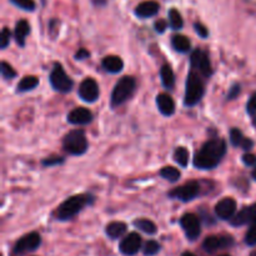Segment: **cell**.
<instances>
[{
	"label": "cell",
	"instance_id": "6da1fadb",
	"mask_svg": "<svg viewBox=\"0 0 256 256\" xmlns=\"http://www.w3.org/2000/svg\"><path fill=\"white\" fill-rule=\"evenodd\" d=\"M225 154H226V142L224 139L216 138V139L209 140L195 154V168L202 170L214 169L220 164Z\"/></svg>",
	"mask_w": 256,
	"mask_h": 256
},
{
	"label": "cell",
	"instance_id": "7a4b0ae2",
	"mask_svg": "<svg viewBox=\"0 0 256 256\" xmlns=\"http://www.w3.org/2000/svg\"><path fill=\"white\" fill-rule=\"evenodd\" d=\"M92 198L86 194H80L69 198L62 204L59 205V208L56 209V212H55V216L59 220L72 219V216L79 214L86 205H89L92 202Z\"/></svg>",
	"mask_w": 256,
	"mask_h": 256
},
{
	"label": "cell",
	"instance_id": "3957f363",
	"mask_svg": "<svg viewBox=\"0 0 256 256\" xmlns=\"http://www.w3.org/2000/svg\"><path fill=\"white\" fill-rule=\"evenodd\" d=\"M205 92L204 82L196 72L192 70L186 79V90H185V105L194 106L202 99Z\"/></svg>",
	"mask_w": 256,
	"mask_h": 256
},
{
	"label": "cell",
	"instance_id": "277c9868",
	"mask_svg": "<svg viewBox=\"0 0 256 256\" xmlns=\"http://www.w3.org/2000/svg\"><path fill=\"white\" fill-rule=\"evenodd\" d=\"M136 82L132 76H124L115 85L114 90L112 92V98H110V104L112 108H116L119 105L124 104L128 99L132 95L134 92Z\"/></svg>",
	"mask_w": 256,
	"mask_h": 256
},
{
	"label": "cell",
	"instance_id": "5b68a950",
	"mask_svg": "<svg viewBox=\"0 0 256 256\" xmlns=\"http://www.w3.org/2000/svg\"><path fill=\"white\" fill-rule=\"evenodd\" d=\"M62 148L70 155H82L88 150V140L82 130L68 132L62 140Z\"/></svg>",
	"mask_w": 256,
	"mask_h": 256
},
{
	"label": "cell",
	"instance_id": "8992f818",
	"mask_svg": "<svg viewBox=\"0 0 256 256\" xmlns=\"http://www.w3.org/2000/svg\"><path fill=\"white\" fill-rule=\"evenodd\" d=\"M42 244V238L38 232H32L20 238L12 249V256H22L28 252H35Z\"/></svg>",
	"mask_w": 256,
	"mask_h": 256
},
{
	"label": "cell",
	"instance_id": "52a82bcc",
	"mask_svg": "<svg viewBox=\"0 0 256 256\" xmlns=\"http://www.w3.org/2000/svg\"><path fill=\"white\" fill-rule=\"evenodd\" d=\"M50 84L59 92H69L72 89V80L68 76L60 64L54 65V69L50 74Z\"/></svg>",
	"mask_w": 256,
	"mask_h": 256
},
{
	"label": "cell",
	"instance_id": "ba28073f",
	"mask_svg": "<svg viewBox=\"0 0 256 256\" xmlns=\"http://www.w3.org/2000/svg\"><path fill=\"white\" fill-rule=\"evenodd\" d=\"M190 64H192L194 72H196L198 74L200 72L204 78H209L212 74V62L204 50H194L192 52V58H190Z\"/></svg>",
	"mask_w": 256,
	"mask_h": 256
},
{
	"label": "cell",
	"instance_id": "9c48e42d",
	"mask_svg": "<svg viewBox=\"0 0 256 256\" xmlns=\"http://www.w3.org/2000/svg\"><path fill=\"white\" fill-rule=\"evenodd\" d=\"M234 245V239L229 235H212L208 236L202 242V248L206 252H215L218 250L226 249Z\"/></svg>",
	"mask_w": 256,
	"mask_h": 256
},
{
	"label": "cell",
	"instance_id": "30bf717a",
	"mask_svg": "<svg viewBox=\"0 0 256 256\" xmlns=\"http://www.w3.org/2000/svg\"><path fill=\"white\" fill-rule=\"evenodd\" d=\"M200 192V185L196 182H189L186 184L182 185V186L176 188L172 190L169 194L170 198H175L182 202H190V200L195 199Z\"/></svg>",
	"mask_w": 256,
	"mask_h": 256
},
{
	"label": "cell",
	"instance_id": "8fae6325",
	"mask_svg": "<svg viewBox=\"0 0 256 256\" xmlns=\"http://www.w3.org/2000/svg\"><path fill=\"white\" fill-rule=\"evenodd\" d=\"M182 229H184L185 235L189 240L194 242L202 234V226H200V222L198 219L196 215L194 214H185L180 220Z\"/></svg>",
	"mask_w": 256,
	"mask_h": 256
},
{
	"label": "cell",
	"instance_id": "7c38bea8",
	"mask_svg": "<svg viewBox=\"0 0 256 256\" xmlns=\"http://www.w3.org/2000/svg\"><path fill=\"white\" fill-rule=\"evenodd\" d=\"M142 236L138 232H130L128 236L122 240L119 245V250L122 254L126 256H132L140 252L142 249Z\"/></svg>",
	"mask_w": 256,
	"mask_h": 256
},
{
	"label": "cell",
	"instance_id": "4fadbf2b",
	"mask_svg": "<svg viewBox=\"0 0 256 256\" xmlns=\"http://www.w3.org/2000/svg\"><path fill=\"white\" fill-rule=\"evenodd\" d=\"M99 85L92 78H86L82 80L79 88V96L86 102H96L99 98Z\"/></svg>",
	"mask_w": 256,
	"mask_h": 256
},
{
	"label": "cell",
	"instance_id": "5bb4252c",
	"mask_svg": "<svg viewBox=\"0 0 256 256\" xmlns=\"http://www.w3.org/2000/svg\"><path fill=\"white\" fill-rule=\"evenodd\" d=\"M215 212L222 220H232L236 212V202L232 198H224L216 204Z\"/></svg>",
	"mask_w": 256,
	"mask_h": 256
},
{
	"label": "cell",
	"instance_id": "9a60e30c",
	"mask_svg": "<svg viewBox=\"0 0 256 256\" xmlns=\"http://www.w3.org/2000/svg\"><path fill=\"white\" fill-rule=\"evenodd\" d=\"M254 220H256V204L246 206L242 212H238L232 219V224L234 226H242L245 224H252Z\"/></svg>",
	"mask_w": 256,
	"mask_h": 256
},
{
	"label": "cell",
	"instance_id": "2e32d148",
	"mask_svg": "<svg viewBox=\"0 0 256 256\" xmlns=\"http://www.w3.org/2000/svg\"><path fill=\"white\" fill-rule=\"evenodd\" d=\"M92 114L85 108H76L68 115V122L74 125H86L92 122Z\"/></svg>",
	"mask_w": 256,
	"mask_h": 256
},
{
	"label": "cell",
	"instance_id": "e0dca14e",
	"mask_svg": "<svg viewBox=\"0 0 256 256\" xmlns=\"http://www.w3.org/2000/svg\"><path fill=\"white\" fill-rule=\"evenodd\" d=\"M156 105L159 112L165 116H172L175 112V102L168 94H159L156 98Z\"/></svg>",
	"mask_w": 256,
	"mask_h": 256
},
{
	"label": "cell",
	"instance_id": "ac0fdd59",
	"mask_svg": "<svg viewBox=\"0 0 256 256\" xmlns=\"http://www.w3.org/2000/svg\"><path fill=\"white\" fill-rule=\"evenodd\" d=\"M159 12V4L156 2H144L142 4H139L135 9V14L136 16L142 18V19H146V18H152L154 15L158 14Z\"/></svg>",
	"mask_w": 256,
	"mask_h": 256
},
{
	"label": "cell",
	"instance_id": "d6986e66",
	"mask_svg": "<svg viewBox=\"0 0 256 256\" xmlns=\"http://www.w3.org/2000/svg\"><path fill=\"white\" fill-rule=\"evenodd\" d=\"M102 65L108 72H112V74H116V72H120L122 70V68H124V62H122V58L116 56V55H110V56H105L104 60H102Z\"/></svg>",
	"mask_w": 256,
	"mask_h": 256
},
{
	"label": "cell",
	"instance_id": "ffe728a7",
	"mask_svg": "<svg viewBox=\"0 0 256 256\" xmlns=\"http://www.w3.org/2000/svg\"><path fill=\"white\" fill-rule=\"evenodd\" d=\"M29 32H30V26L29 24H28L26 20H19V22H16V25H15L14 35H15V40H16V42L20 45V46H24L25 38L29 35Z\"/></svg>",
	"mask_w": 256,
	"mask_h": 256
},
{
	"label": "cell",
	"instance_id": "44dd1931",
	"mask_svg": "<svg viewBox=\"0 0 256 256\" xmlns=\"http://www.w3.org/2000/svg\"><path fill=\"white\" fill-rule=\"evenodd\" d=\"M160 76H162V85H164L166 89H172L175 85V75L172 72V66L168 64H164L160 69Z\"/></svg>",
	"mask_w": 256,
	"mask_h": 256
},
{
	"label": "cell",
	"instance_id": "7402d4cb",
	"mask_svg": "<svg viewBox=\"0 0 256 256\" xmlns=\"http://www.w3.org/2000/svg\"><path fill=\"white\" fill-rule=\"evenodd\" d=\"M125 232H126V225L120 222H110L105 229V232L110 239H119L120 236L125 234Z\"/></svg>",
	"mask_w": 256,
	"mask_h": 256
},
{
	"label": "cell",
	"instance_id": "603a6c76",
	"mask_svg": "<svg viewBox=\"0 0 256 256\" xmlns=\"http://www.w3.org/2000/svg\"><path fill=\"white\" fill-rule=\"evenodd\" d=\"M172 45L176 52H188L192 48V42L185 35H174L172 39Z\"/></svg>",
	"mask_w": 256,
	"mask_h": 256
},
{
	"label": "cell",
	"instance_id": "cb8c5ba5",
	"mask_svg": "<svg viewBox=\"0 0 256 256\" xmlns=\"http://www.w3.org/2000/svg\"><path fill=\"white\" fill-rule=\"evenodd\" d=\"M39 84V80H38L36 76H25L20 80V82L18 84L16 90L19 92H30L34 88L38 86Z\"/></svg>",
	"mask_w": 256,
	"mask_h": 256
},
{
	"label": "cell",
	"instance_id": "d4e9b609",
	"mask_svg": "<svg viewBox=\"0 0 256 256\" xmlns=\"http://www.w3.org/2000/svg\"><path fill=\"white\" fill-rule=\"evenodd\" d=\"M134 225L138 228V229H140L142 232H146V234L149 235H152L156 232V225L154 224L152 222H150V220L148 219H138L134 222Z\"/></svg>",
	"mask_w": 256,
	"mask_h": 256
},
{
	"label": "cell",
	"instance_id": "484cf974",
	"mask_svg": "<svg viewBox=\"0 0 256 256\" xmlns=\"http://www.w3.org/2000/svg\"><path fill=\"white\" fill-rule=\"evenodd\" d=\"M160 175H162L165 180H168V182H178V180L180 179V176H182V174H180L179 170H178L176 168H172V166L162 168V169L160 170Z\"/></svg>",
	"mask_w": 256,
	"mask_h": 256
},
{
	"label": "cell",
	"instance_id": "4316f807",
	"mask_svg": "<svg viewBox=\"0 0 256 256\" xmlns=\"http://www.w3.org/2000/svg\"><path fill=\"white\" fill-rule=\"evenodd\" d=\"M174 159L180 166H188V162H189V152H188L186 148H176V150L174 152Z\"/></svg>",
	"mask_w": 256,
	"mask_h": 256
},
{
	"label": "cell",
	"instance_id": "83f0119b",
	"mask_svg": "<svg viewBox=\"0 0 256 256\" xmlns=\"http://www.w3.org/2000/svg\"><path fill=\"white\" fill-rule=\"evenodd\" d=\"M169 22H170V26H172L174 30L182 29V25H184L182 15H180V12H178L176 9H172L169 12Z\"/></svg>",
	"mask_w": 256,
	"mask_h": 256
},
{
	"label": "cell",
	"instance_id": "f1b7e54d",
	"mask_svg": "<svg viewBox=\"0 0 256 256\" xmlns=\"http://www.w3.org/2000/svg\"><path fill=\"white\" fill-rule=\"evenodd\" d=\"M245 140H246V138L242 135V132H240L238 128H234V129L230 130V142H232V144L234 145V146H242V148Z\"/></svg>",
	"mask_w": 256,
	"mask_h": 256
},
{
	"label": "cell",
	"instance_id": "f546056e",
	"mask_svg": "<svg viewBox=\"0 0 256 256\" xmlns=\"http://www.w3.org/2000/svg\"><path fill=\"white\" fill-rule=\"evenodd\" d=\"M160 249H162V248H160L159 242H156L155 240H150V242H148L146 244L144 245L142 252H144L145 256H154L160 252Z\"/></svg>",
	"mask_w": 256,
	"mask_h": 256
},
{
	"label": "cell",
	"instance_id": "4dcf8cb0",
	"mask_svg": "<svg viewBox=\"0 0 256 256\" xmlns=\"http://www.w3.org/2000/svg\"><path fill=\"white\" fill-rule=\"evenodd\" d=\"M245 242L250 245V246L256 245V220L250 224L249 230H248L246 235H245Z\"/></svg>",
	"mask_w": 256,
	"mask_h": 256
},
{
	"label": "cell",
	"instance_id": "1f68e13d",
	"mask_svg": "<svg viewBox=\"0 0 256 256\" xmlns=\"http://www.w3.org/2000/svg\"><path fill=\"white\" fill-rule=\"evenodd\" d=\"M15 6L20 8L26 12H32L35 9V2L34 0H10Z\"/></svg>",
	"mask_w": 256,
	"mask_h": 256
},
{
	"label": "cell",
	"instance_id": "d6a6232c",
	"mask_svg": "<svg viewBox=\"0 0 256 256\" xmlns=\"http://www.w3.org/2000/svg\"><path fill=\"white\" fill-rule=\"evenodd\" d=\"M0 68H2V78H5V79H12V78L16 76V72H15V70L12 69V68L6 62H2V66Z\"/></svg>",
	"mask_w": 256,
	"mask_h": 256
},
{
	"label": "cell",
	"instance_id": "836d02e7",
	"mask_svg": "<svg viewBox=\"0 0 256 256\" xmlns=\"http://www.w3.org/2000/svg\"><path fill=\"white\" fill-rule=\"evenodd\" d=\"M10 32L8 28H4L2 32V44H0V46H2V49H5V48L8 46V45L10 44Z\"/></svg>",
	"mask_w": 256,
	"mask_h": 256
},
{
	"label": "cell",
	"instance_id": "e575fe53",
	"mask_svg": "<svg viewBox=\"0 0 256 256\" xmlns=\"http://www.w3.org/2000/svg\"><path fill=\"white\" fill-rule=\"evenodd\" d=\"M62 162H64V159H62V156H50L46 158V159L42 162V164H44L45 166H52V165L62 164Z\"/></svg>",
	"mask_w": 256,
	"mask_h": 256
},
{
	"label": "cell",
	"instance_id": "d590c367",
	"mask_svg": "<svg viewBox=\"0 0 256 256\" xmlns=\"http://www.w3.org/2000/svg\"><path fill=\"white\" fill-rule=\"evenodd\" d=\"M194 28H195V32H198V35H199V36L208 38V35H209V32H208V29L204 26V25L202 24V22H195Z\"/></svg>",
	"mask_w": 256,
	"mask_h": 256
},
{
	"label": "cell",
	"instance_id": "8d00e7d4",
	"mask_svg": "<svg viewBox=\"0 0 256 256\" xmlns=\"http://www.w3.org/2000/svg\"><path fill=\"white\" fill-rule=\"evenodd\" d=\"M242 162H244V164L248 165V166H255V165H256V155L248 152V154H245L244 156H242Z\"/></svg>",
	"mask_w": 256,
	"mask_h": 256
},
{
	"label": "cell",
	"instance_id": "74e56055",
	"mask_svg": "<svg viewBox=\"0 0 256 256\" xmlns=\"http://www.w3.org/2000/svg\"><path fill=\"white\" fill-rule=\"evenodd\" d=\"M246 109L249 114H256V94L252 95V98H250L249 102H248Z\"/></svg>",
	"mask_w": 256,
	"mask_h": 256
},
{
	"label": "cell",
	"instance_id": "f35d334b",
	"mask_svg": "<svg viewBox=\"0 0 256 256\" xmlns=\"http://www.w3.org/2000/svg\"><path fill=\"white\" fill-rule=\"evenodd\" d=\"M240 90H242L240 85H238V84L232 85V86L230 88V90H229V94H228V99H229V100L235 99V98H236L238 95L240 94Z\"/></svg>",
	"mask_w": 256,
	"mask_h": 256
},
{
	"label": "cell",
	"instance_id": "ab89813d",
	"mask_svg": "<svg viewBox=\"0 0 256 256\" xmlns=\"http://www.w3.org/2000/svg\"><path fill=\"white\" fill-rule=\"evenodd\" d=\"M154 28H155V30H156L158 32H164L165 30H166L168 24H166V22H165V20H158V22H155Z\"/></svg>",
	"mask_w": 256,
	"mask_h": 256
},
{
	"label": "cell",
	"instance_id": "60d3db41",
	"mask_svg": "<svg viewBox=\"0 0 256 256\" xmlns=\"http://www.w3.org/2000/svg\"><path fill=\"white\" fill-rule=\"evenodd\" d=\"M89 55H90V52H88V50H85V49H79V50H78L76 54H75V59H78V60H84V59H86V58L89 56Z\"/></svg>",
	"mask_w": 256,
	"mask_h": 256
},
{
	"label": "cell",
	"instance_id": "b9f144b4",
	"mask_svg": "<svg viewBox=\"0 0 256 256\" xmlns=\"http://www.w3.org/2000/svg\"><path fill=\"white\" fill-rule=\"evenodd\" d=\"M182 256H196V255L192 254V252H184Z\"/></svg>",
	"mask_w": 256,
	"mask_h": 256
},
{
	"label": "cell",
	"instance_id": "7bdbcfd3",
	"mask_svg": "<svg viewBox=\"0 0 256 256\" xmlns=\"http://www.w3.org/2000/svg\"><path fill=\"white\" fill-rule=\"evenodd\" d=\"M252 179H254L256 182V169L254 170V172H252Z\"/></svg>",
	"mask_w": 256,
	"mask_h": 256
},
{
	"label": "cell",
	"instance_id": "ee69618b",
	"mask_svg": "<svg viewBox=\"0 0 256 256\" xmlns=\"http://www.w3.org/2000/svg\"><path fill=\"white\" fill-rule=\"evenodd\" d=\"M250 256H256V252H252V255Z\"/></svg>",
	"mask_w": 256,
	"mask_h": 256
},
{
	"label": "cell",
	"instance_id": "f6af8a7d",
	"mask_svg": "<svg viewBox=\"0 0 256 256\" xmlns=\"http://www.w3.org/2000/svg\"><path fill=\"white\" fill-rule=\"evenodd\" d=\"M220 256H229V255H220Z\"/></svg>",
	"mask_w": 256,
	"mask_h": 256
}]
</instances>
